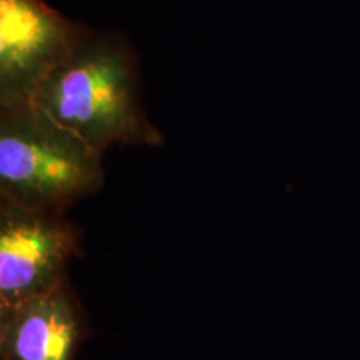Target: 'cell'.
<instances>
[{"label": "cell", "mask_w": 360, "mask_h": 360, "mask_svg": "<svg viewBox=\"0 0 360 360\" xmlns=\"http://www.w3.org/2000/svg\"><path fill=\"white\" fill-rule=\"evenodd\" d=\"M34 103L102 155L112 146L164 143L143 109L137 57L119 32L87 27Z\"/></svg>", "instance_id": "obj_1"}, {"label": "cell", "mask_w": 360, "mask_h": 360, "mask_svg": "<svg viewBox=\"0 0 360 360\" xmlns=\"http://www.w3.org/2000/svg\"><path fill=\"white\" fill-rule=\"evenodd\" d=\"M103 180L102 154L35 103L0 107V200L65 214Z\"/></svg>", "instance_id": "obj_2"}, {"label": "cell", "mask_w": 360, "mask_h": 360, "mask_svg": "<svg viewBox=\"0 0 360 360\" xmlns=\"http://www.w3.org/2000/svg\"><path fill=\"white\" fill-rule=\"evenodd\" d=\"M80 254V232L65 214L0 200V314L69 278Z\"/></svg>", "instance_id": "obj_3"}, {"label": "cell", "mask_w": 360, "mask_h": 360, "mask_svg": "<svg viewBox=\"0 0 360 360\" xmlns=\"http://www.w3.org/2000/svg\"><path fill=\"white\" fill-rule=\"evenodd\" d=\"M85 29L45 0H0V107L34 103Z\"/></svg>", "instance_id": "obj_4"}, {"label": "cell", "mask_w": 360, "mask_h": 360, "mask_svg": "<svg viewBox=\"0 0 360 360\" xmlns=\"http://www.w3.org/2000/svg\"><path fill=\"white\" fill-rule=\"evenodd\" d=\"M87 319L69 278L0 314V360H77Z\"/></svg>", "instance_id": "obj_5"}]
</instances>
